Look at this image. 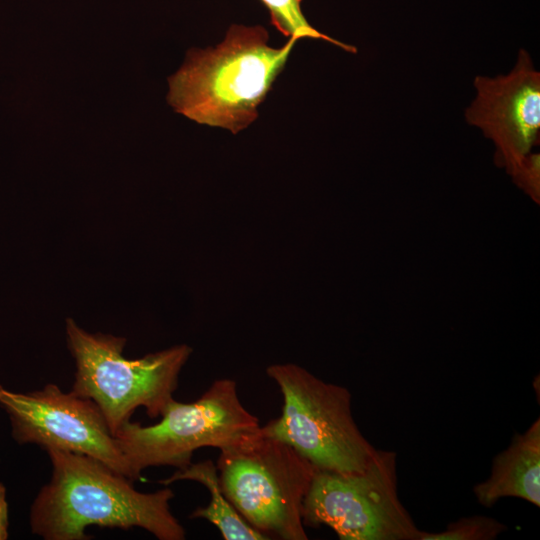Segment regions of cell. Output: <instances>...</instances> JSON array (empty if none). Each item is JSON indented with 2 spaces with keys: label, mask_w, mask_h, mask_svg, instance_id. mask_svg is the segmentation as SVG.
<instances>
[{
  "label": "cell",
  "mask_w": 540,
  "mask_h": 540,
  "mask_svg": "<svg viewBox=\"0 0 540 540\" xmlns=\"http://www.w3.org/2000/svg\"><path fill=\"white\" fill-rule=\"evenodd\" d=\"M50 481L30 510L34 534L45 540H86L91 525L139 527L159 540H183L185 530L170 509L172 489L139 492L133 480L82 453L49 448Z\"/></svg>",
  "instance_id": "1"
},
{
  "label": "cell",
  "mask_w": 540,
  "mask_h": 540,
  "mask_svg": "<svg viewBox=\"0 0 540 540\" xmlns=\"http://www.w3.org/2000/svg\"><path fill=\"white\" fill-rule=\"evenodd\" d=\"M262 26L232 25L214 48L192 49L169 77L168 103L189 119L233 134L249 126L298 41L268 43Z\"/></svg>",
  "instance_id": "2"
},
{
  "label": "cell",
  "mask_w": 540,
  "mask_h": 540,
  "mask_svg": "<svg viewBox=\"0 0 540 540\" xmlns=\"http://www.w3.org/2000/svg\"><path fill=\"white\" fill-rule=\"evenodd\" d=\"M68 348L75 360L72 392L93 401L111 434L143 407L150 418L160 417L174 399L179 374L192 353L185 344L127 359L123 337L91 334L66 319Z\"/></svg>",
  "instance_id": "3"
},
{
  "label": "cell",
  "mask_w": 540,
  "mask_h": 540,
  "mask_svg": "<svg viewBox=\"0 0 540 540\" xmlns=\"http://www.w3.org/2000/svg\"><path fill=\"white\" fill-rule=\"evenodd\" d=\"M283 396L280 417L261 426L268 436L292 446L316 469L356 473L367 468L378 449L362 434L352 413V396L296 364L266 369Z\"/></svg>",
  "instance_id": "4"
},
{
  "label": "cell",
  "mask_w": 540,
  "mask_h": 540,
  "mask_svg": "<svg viewBox=\"0 0 540 540\" xmlns=\"http://www.w3.org/2000/svg\"><path fill=\"white\" fill-rule=\"evenodd\" d=\"M219 451L221 489L252 527L269 538L308 539L302 511L316 468L307 459L261 427Z\"/></svg>",
  "instance_id": "5"
},
{
  "label": "cell",
  "mask_w": 540,
  "mask_h": 540,
  "mask_svg": "<svg viewBox=\"0 0 540 540\" xmlns=\"http://www.w3.org/2000/svg\"><path fill=\"white\" fill-rule=\"evenodd\" d=\"M160 417L150 426L128 421L114 434L133 481L149 467L184 469L195 450L223 449L261 427L240 401L236 382L228 378L214 381L191 403L173 399Z\"/></svg>",
  "instance_id": "6"
},
{
  "label": "cell",
  "mask_w": 540,
  "mask_h": 540,
  "mask_svg": "<svg viewBox=\"0 0 540 540\" xmlns=\"http://www.w3.org/2000/svg\"><path fill=\"white\" fill-rule=\"evenodd\" d=\"M302 519L341 540H418L421 532L398 496L396 453L379 449L361 472L316 469Z\"/></svg>",
  "instance_id": "7"
},
{
  "label": "cell",
  "mask_w": 540,
  "mask_h": 540,
  "mask_svg": "<svg viewBox=\"0 0 540 540\" xmlns=\"http://www.w3.org/2000/svg\"><path fill=\"white\" fill-rule=\"evenodd\" d=\"M0 406L10 418L18 443L89 455L132 480L127 461L93 401L63 392L52 383L27 393L0 384Z\"/></svg>",
  "instance_id": "8"
},
{
  "label": "cell",
  "mask_w": 540,
  "mask_h": 540,
  "mask_svg": "<svg viewBox=\"0 0 540 540\" xmlns=\"http://www.w3.org/2000/svg\"><path fill=\"white\" fill-rule=\"evenodd\" d=\"M476 96L466 108V122L492 139L511 167L522 168L532 156L540 132V73L530 54L520 49L506 75L476 76Z\"/></svg>",
  "instance_id": "9"
},
{
  "label": "cell",
  "mask_w": 540,
  "mask_h": 540,
  "mask_svg": "<svg viewBox=\"0 0 540 540\" xmlns=\"http://www.w3.org/2000/svg\"><path fill=\"white\" fill-rule=\"evenodd\" d=\"M478 503L491 507L504 497H517L540 506V419L497 454L490 476L473 488Z\"/></svg>",
  "instance_id": "10"
},
{
  "label": "cell",
  "mask_w": 540,
  "mask_h": 540,
  "mask_svg": "<svg viewBox=\"0 0 540 540\" xmlns=\"http://www.w3.org/2000/svg\"><path fill=\"white\" fill-rule=\"evenodd\" d=\"M191 480L204 485L210 494L207 507H198L190 515L191 519L202 518L212 523L225 540H267L270 539L252 527L234 508L224 495L219 474L211 460L191 463L184 469L177 470L158 483L168 486L176 481Z\"/></svg>",
  "instance_id": "11"
},
{
  "label": "cell",
  "mask_w": 540,
  "mask_h": 540,
  "mask_svg": "<svg viewBox=\"0 0 540 540\" xmlns=\"http://www.w3.org/2000/svg\"><path fill=\"white\" fill-rule=\"evenodd\" d=\"M267 8L272 25L288 38L315 39L327 41L349 53L357 48L345 44L314 28L305 17L301 4L303 0H260Z\"/></svg>",
  "instance_id": "12"
},
{
  "label": "cell",
  "mask_w": 540,
  "mask_h": 540,
  "mask_svg": "<svg viewBox=\"0 0 540 540\" xmlns=\"http://www.w3.org/2000/svg\"><path fill=\"white\" fill-rule=\"evenodd\" d=\"M507 530L497 519L474 515L450 522L440 532L422 531L418 540H493Z\"/></svg>",
  "instance_id": "13"
},
{
  "label": "cell",
  "mask_w": 540,
  "mask_h": 540,
  "mask_svg": "<svg viewBox=\"0 0 540 540\" xmlns=\"http://www.w3.org/2000/svg\"><path fill=\"white\" fill-rule=\"evenodd\" d=\"M8 537V504L6 501V488L0 483V540Z\"/></svg>",
  "instance_id": "14"
}]
</instances>
